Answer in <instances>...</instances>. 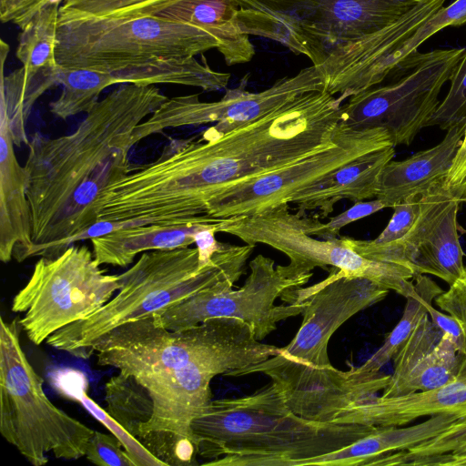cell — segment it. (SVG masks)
<instances>
[{
  "label": "cell",
  "instance_id": "32",
  "mask_svg": "<svg viewBox=\"0 0 466 466\" xmlns=\"http://www.w3.org/2000/svg\"><path fill=\"white\" fill-rule=\"evenodd\" d=\"M466 120V49L450 81L444 98L427 123L426 127L437 126L448 130Z\"/></svg>",
  "mask_w": 466,
  "mask_h": 466
},
{
  "label": "cell",
  "instance_id": "25",
  "mask_svg": "<svg viewBox=\"0 0 466 466\" xmlns=\"http://www.w3.org/2000/svg\"><path fill=\"white\" fill-rule=\"evenodd\" d=\"M413 280L416 293L407 298L400 321L386 337L382 346L363 364L358 367L351 365L347 370L355 384H370L382 375L381 368L393 359L402 343L428 315L427 305L443 292L441 287L424 274L416 275Z\"/></svg>",
  "mask_w": 466,
  "mask_h": 466
},
{
  "label": "cell",
  "instance_id": "4",
  "mask_svg": "<svg viewBox=\"0 0 466 466\" xmlns=\"http://www.w3.org/2000/svg\"><path fill=\"white\" fill-rule=\"evenodd\" d=\"M279 352L280 348L257 339L247 322L228 317L169 330L148 316L111 329L93 345L98 365L134 376L152 393L208 384L218 374Z\"/></svg>",
  "mask_w": 466,
  "mask_h": 466
},
{
  "label": "cell",
  "instance_id": "37",
  "mask_svg": "<svg viewBox=\"0 0 466 466\" xmlns=\"http://www.w3.org/2000/svg\"><path fill=\"white\" fill-rule=\"evenodd\" d=\"M431 303L427 305L431 319L451 340L455 349L466 356V341L459 322L451 315L441 313L434 309Z\"/></svg>",
  "mask_w": 466,
  "mask_h": 466
},
{
  "label": "cell",
  "instance_id": "3",
  "mask_svg": "<svg viewBox=\"0 0 466 466\" xmlns=\"http://www.w3.org/2000/svg\"><path fill=\"white\" fill-rule=\"evenodd\" d=\"M241 30L308 57L343 102L380 85L388 59L446 0H229Z\"/></svg>",
  "mask_w": 466,
  "mask_h": 466
},
{
  "label": "cell",
  "instance_id": "38",
  "mask_svg": "<svg viewBox=\"0 0 466 466\" xmlns=\"http://www.w3.org/2000/svg\"><path fill=\"white\" fill-rule=\"evenodd\" d=\"M221 221L202 228L195 235V244L198 250L199 269H202L211 262L214 254L223 245L215 237L216 233H218V227Z\"/></svg>",
  "mask_w": 466,
  "mask_h": 466
},
{
  "label": "cell",
  "instance_id": "7",
  "mask_svg": "<svg viewBox=\"0 0 466 466\" xmlns=\"http://www.w3.org/2000/svg\"><path fill=\"white\" fill-rule=\"evenodd\" d=\"M219 40L195 25L156 15L135 18L82 17L59 22L56 58L60 66L104 73L157 60L190 58Z\"/></svg>",
  "mask_w": 466,
  "mask_h": 466
},
{
  "label": "cell",
  "instance_id": "34",
  "mask_svg": "<svg viewBox=\"0 0 466 466\" xmlns=\"http://www.w3.org/2000/svg\"><path fill=\"white\" fill-rule=\"evenodd\" d=\"M85 456L98 466H136L115 435L96 431L88 441Z\"/></svg>",
  "mask_w": 466,
  "mask_h": 466
},
{
  "label": "cell",
  "instance_id": "29",
  "mask_svg": "<svg viewBox=\"0 0 466 466\" xmlns=\"http://www.w3.org/2000/svg\"><path fill=\"white\" fill-rule=\"evenodd\" d=\"M59 96L50 103V111L61 119L87 113L99 100L104 89L113 86L108 73L59 66Z\"/></svg>",
  "mask_w": 466,
  "mask_h": 466
},
{
  "label": "cell",
  "instance_id": "6",
  "mask_svg": "<svg viewBox=\"0 0 466 466\" xmlns=\"http://www.w3.org/2000/svg\"><path fill=\"white\" fill-rule=\"evenodd\" d=\"M254 248L223 243L202 269L197 248L144 252L118 275L120 288L114 298L90 316L56 330L46 343L76 358L88 359L95 342L111 329L160 313L212 287L234 285L245 272Z\"/></svg>",
  "mask_w": 466,
  "mask_h": 466
},
{
  "label": "cell",
  "instance_id": "10",
  "mask_svg": "<svg viewBox=\"0 0 466 466\" xmlns=\"http://www.w3.org/2000/svg\"><path fill=\"white\" fill-rule=\"evenodd\" d=\"M218 232L234 235L247 244L262 243L289 258L278 269L287 278L312 274L315 268H336L350 278H364L409 298L416 293L415 274L409 267L378 261L359 254L348 237L318 239L305 232L300 214L292 213L288 202L252 216L224 218Z\"/></svg>",
  "mask_w": 466,
  "mask_h": 466
},
{
  "label": "cell",
  "instance_id": "18",
  "mask_svg": "<svg viewBox=\"0 0 466 466\" xmlns=\"http://www.w3.org/2000/svg\"><path fill=\"white\" fill-rule=\"evenodd\" d=\"M8 116L0 108V259L22 262L33 246L26 177L15 153Z\"/></svg>",
  "mask_w": 466,
  "mask_h": 466
},
{
  "label": "cell",
  "instance_id": "22",
  "mask_svg": "<svg viewBox=\"0 0 466 466\" xmlns=\"http://www.w3.org/2000/svg\"><path fill=\"white\" fill-rule=\"evenodd\" d=\"M466 420V408L431 415L429 420L403 427H376L350 445L314 457L306 466H360L381 454L403 451L426 442Z\"/></svg>",
  "mask_w": 466,
  "mask_h": 466
},
{
  "label": "cell",
  "instance_id": "27",
  "mask_svg": "<svg viewBox=\"0 0 466 466\" xmlns=\"http://www.w3.org/2000/svg\"><path fill=\"white\" fill-rule=\"evenodd\" d=\"M106 412L137 440L153 415L147 389L134 376L118 372L105 385Z\"/></svg>",
  "mask_w": 466,
  "mask_h": 466
},
{
  "label": "cell",
  "instance_id": "19",
  "mask_svg": "<svg viewBox=\"0 0 466 466\" xmlns=\"http://www.w3.org/2000/svg\"><path fill=\"white\" fill-rule=\"evenodd\" d=\"M466 120L447 130L430 148L403 160H390L383 168L376 198L393 208L413 196L427 194L446 177L465 132Z\"/></svg>",
  "mask_w": 466,
  "mask_h": 466
},
{
  "label": "cell",
  "instance_id": "13",
  "mask_svg": "<svg viewBox=\"0 0 466 466\" xmlns=\"http://www.w3.org/2000/svg\"><path fill=\"white\" fill-rule=\"evenodd\" d=\"M249 268L250 274L241 288L233 290V285L221 284L202 290L152 315L154 321L169 330H178L212 318H235L247 322L257 339H264L281 320L301 314L302 303L279 306L275 301L286 291L302 287L312 274L287 278L273 259L261 254L249 262Z\"/></svg>",
  "mask_w": 466,
  "mask_h": 466
},
{
  "label": "cell",
  "instance_id": "8",
  "mask_svg": "<svg viewBox=\"0 0 466 466\" xmlns=\"http://www.w3.org/2000/svg\"><path fill=\"white\" fill-rule=\"evenodd\" d=\"M27 360L17 323L0 319V432L34 466L85 456L94 430L53 404Z\"/></svg>",
  "mask_w": 466,
  "mask_h": 466
},
{
  "label": "cell",
  "instance_id": "16",
  "mask_svg": "<svg viewBox=\"0 0 466 466\" xmlns=\"http://www.w3.org/2000/svg\"><path fill=\"white\" fill-rule=\"evenodd\" d=\"M465 195L466 187L449 188L442 182L422 196L418 218L403 241L415 276L430 274L450 286L464 272L458 212Z\"/></svg>",
  "mask_w": 466,
  "mask_h": 466
},
{
  "label": "cell",
  "instance_id": "9",
  "mask_svg": "<svg viewBox=\"0 0 466 466\" xmlns=\"http://www.w3.org/2000/svg\"><path fill=\"white\" fill-rule=\"evenodd\" d=\"M389 291L368 279L348 277L336 268L315 285L286 291L280 297L284 303L303 306L297 334L278 355L241 368L237 375L263 373L279 386L314 380L319 370L334 368L328 354L334 332L358 312L384 299Z\"/></svg>",
  "mask_w": 466,
  "mask_h": 466
},
{
  "label": "cell",
  "instance_id": "17",
  "mask_svg": "<svg viewBox=\"0 0 466 466\" xmlns=\"http://www.w3.org/2000/svg\"><path fill=\"white\" fill-rule=\"evenodd\" d=\"M394 369L381 397L441 387L466 376V356L426 315L393 357Z\"/></svg>",
  "mask_w": 466,
  "mask_h": 466
},
{
  "label": "cell",
  "instance_id": "21",
  "mask_svg": "<svg viewBox=\"0 0 466 466\" xmlns=\"http://www.w3.org/2000/svg\"><path fill=\"white\" fill-rule=\"evenodd\" d=\"M394 156V147L366 154L299 190L287 202L297 205L299 214L319 210L326 218L343 198L356 203L376 198L381 172Z\"/></svg>",
  "mask_w": 466,
  "mask_h": 466
},
{
  "label": "cell",
  "instance_id": "28",
  "mask_svg": "<svg viewBox=\"0 0 466 466\" xmlns=\"http://www.w3.org/2000/svg\"><path fill=\"white\" fill-rule=\"evenodd\" d=\"M422 196H413L395 205L388 225L375 239L348 238L349 244L365 258L408 267L402 244L418 218Z\"/></svg>",
  "mask_w": 466,
  "mask_h": 466
},
{
  "label": "cell",
  "instance_id": "36",
  "mask_svg": "<svg viewBox=\"0 0 466 466\" xmlns=\"http://www.w3.org/2000/svg\"><path fill=\"white\" fill-rule=\"evenodd\" d=\"M53 0H0V19L13 23L21 29L38 10Z\"/></svg>",
  "mask_w": 466,
  "mask_h": 466
},
{
  "label": "cell",
  "instance_id": "2",
  "mask_svg": "<svg viewBox=\"0 0 466 466\" xmlns=\"http://www.w3.org/2000/svg\"><path fill=\"white\" fill-rule=\"evenodd\" d=\"M168 97L155 85L121 84L70 135L35 132L24 166L33 246L29 258H54L98 222L102 192L130 171L134 133Z\"/></svg>",
  "mask_w": 466,
  "mask_h": 466
},
{
  "label": "cell",
  "instance_id": "11",
  "mask_svg": "<svg viewBox=\"0 0 466 466\" xmlns=\"http://www.w3.org/2000/svg\"><path fill=\"white\" fill-rule=\"evenodd\" d=\"M86 245H72L54 258H40L14 297L11 309L24 313L20 324L40 345L56 330L101 309L120 288L118 275L100 268Z\"/></svg>",
  "mask_w": 466,
  "mask_h": 466
},
{
  "label": "cell",
  "instance_id": "24",
  "mask_svg": "<svg viewBox=\"0 0 466 466\" xmlns=\"http://www.w3.org/2000/svg\"><path fill=\"white\" fill-rule=\"evenodd\" d=\"M116 84L152 86L175 84L199 87L204 91H218L227 87L230 75L213 70L203 56L157 60L147 65L109 73Z\"/></svg>",
  "mask_w": 466,
  "mask_h": 466
},
{
  "label": "cell",
  "instance_id": "26",
  "mask_svg": "<svg viewBox=\"0 0 466 466\" xmlns=\"http://www.w3.org/2000/svg\"><path fill=\"white\" fill-rule=\"evenodd\" d=\"M61 2L53 0L38 10L19 34L15 55L29 76L58 69L56 46Z\"/></svg>",
  "mask_w": 466,
  "mask_h": 466
},
{
  "label": "cell",
  "instance_id": "35",
  "mask_svg": "<svg viewBox=\"0 0 466 466\" xmlns=\"http://www.w3.org/2000/svg\"><path fill=\"white\" fill-rule=\"evenodd\" d=\"M435 303L459 322L466 341V268L462 275L435 298Z\"/></svg>",
  "mask_w": 466,
  "mask_h": 466
},
{
  "label": "cell",
  "instance_id": "1",
  "mask_svg": "<svg viewBox=\"0 0 466 466\" xmlns=\"http://www.w3.org/2000/svg\"><path fill=\"white\" fill-rule=\"evenodd\" d=\"M341 106L326 90L311 91L218 137H169L157 159L121 179L124 208L142 225L204 222L208 202L226 188L334 146Z\"/></svg>",
  "mask_w": 466,
  "mask_h": 466
},
{
  "label": "cell",
  "instance_id": "20",
  "mask_svg": "<svg viewBox=\"0 0 466 466\" xmlns=\"http://www.w3.org/2000/svg\"><path fill=\"white\" fill-rule=\"evenodd\" d=\"M466 408V376L441 387L407 394L375 396L340 411L333 421L373 427L405 426L423 416Z\"/></svg>",
  "mask_w": 466,
  "mask_h": 466
},
{
  "label": "cell",
  "instance_id": "23",
  "mask_svg": "<svg viewBox=\"0 0 466 466\" xmlns=\"http://www.w3.org/2000/svg\"><path fill=\"white\" fill-rule=\"evenodd\" d=\"M211 224H147L119 228L91 238L93 253L99 265L127 267L138 254L195 244V235Z\"/></svg>",
  "mask_w": 466,
  "mask_h": 466
},
{
  "label": "cell",
  "instance_id": "31",
  "mask_svg": "<svg viewBox=\"0 0 466 466\" xmlns=\"http://www.w3.org/2000/svg\"><path fill=\"white\" fill-rule=\"evenodd\" d=\"M86 384L82 386L74 397L100 423L107 428L122 443L136 466H166L163 461L154 456L142 443L127 432L107 412L98 406L86 392Z\"/></svg>",
  "mask_w": 466,
  "mask_h": 466
},
{
  "label": "cell",
  "instance_id": "39",
  "mask_svg": "<svg viewBox=\"0 0 466 466\" xmlns=\"http://www.w3.org/2000/svg\"><path fill=\"white\" fill-rule=\"evenodd\" d=\"M445 187L458 189L466 187V126L461 144L453 159L450 171L443 180Z\"/></svg>",
  "mask_w": 466,
  "mask_h": 466
},
{
  "label": "cell",
  "instance_id": "40",
  "mask_svg": "<svg viewBox=\"0 0 466 466\" xmlns=\"http://www.w3.org/2000/svg\"><path fill=\"white\" fill-rule=\"evenodd\" d=\"M463 202H465V203H466V195H465V196H464V198H463Z\"/></svg>",
  "mask_w": 466,
  "mask_h": 466
},
{
  "label": "cell",
  "instance_id": "30",
  "mask_svg": "<svg viewBox=\"0 0 466 466\" xmlns=\"http://www.w3.org/2000/svg\"><path fill=\"white\" fill-rule=\"evenodd\" d=\"M177 0H62L59 22L82 18H135L156 15Z\"/></svg>",
  "mask_w": 466,
  "mask_h": 466
},
{
  "label": "cell",
  "instance_id": "15",
  "mask_svg": "<svg viewBox=\"0 0 466 466\" xmlns=\"http://www.w3.org/2000/svg\"><path fill=\"white\" fill-rule=\"evenodd\" d=\"M246 86L244 77L238 87L227 90L215 102L200 101L198 94L168 97L135 130L136 144L167 128L212 122L216 125L202 133L208 137H218L283 107L308 92L325 90L322 78L313 66L295 76L280 78L260 92H249Z\"/></svg>",
  "mask_w": 466,
  "mask_h": 466
},
{
  "label": "cell",
  "instance_id": "33",
  "mask_svg": "<svg viewBox=\"0 0 466 466\" xmlns=\"http://www.w3.org/2000/svg\"><path fill=\"white\" fill-rule=\"evenodd\" d=\"M384 208H386L385 205L378 198L359 201L342 213L332 217L327 223L323 224L317 218H309L306 214H300V222L307 234L322 239H330L339 237V231L343 227L370 216Z\"/></svg>",
  "mask_w": 466,
  "mask_h": 466
},
{
  "label": "cell",
  "instance_id": "14",
  "mask_svg": "<svg viewBox=\"0 0 466 466\" xmlns=\"http://www.w3.org/2000/svg\"><path fill=\"white\" fill-rule=\"evenodd\" d=\"M389 147L395 146L387 129H355L341 123L334 146L226 188L208 202L207 215L216 218L252 216L287 202L299 190L350 162Z\"/></svg>",
  "mask_w": 466,
  "mask_h": 466
},
{
  "label": "cell",
  "instance_id": "12",
  "mask_svg": "<svg viewBox=\"0 0 466 466\" xmlns=\"http://www.w3.org/2000/svg\"><path fill=\"white\" fill-rule=\"evenodd\" d=\"M465 49L413 52L394 72V81L350 96L341 106V123L355 129L383 127L394 146L411 144L441 103V89L450 83Z\"/></svg>",
  "mask_w": 466,
  "mask_h": 466
},
{
  "label": "cell",
  "instance_id": "5",
  "mask_svg": "<svg viewBox=\"0 0 466 466\" xmlns=\"http://www.w3.org/2000/svg\"><path fill=\"white\" fill-rule=\"evenodd\" d=\"M375 428L306 419L274 381L240 398L212 400L191 423L198 455L210 466H306Z\"/></svg>",
  "mask_w": 466,
  "mask_h": 466
}]
</instances>
